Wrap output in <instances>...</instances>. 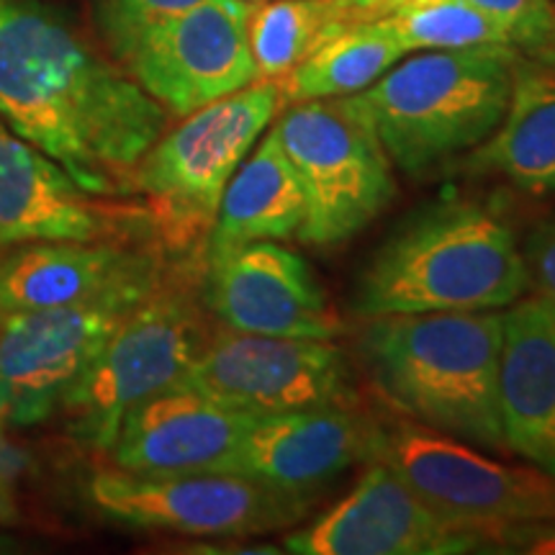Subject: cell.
Segmentation results:
<instances>
[{
  "label": "cell",
  "mask_w": 555,
  "mask_h": 555,
  "mask_svg": "<svg viewBox=\"0 0 555 555\" xmlns=\"http://www.w3.org/2000/svg\"><path fill=\"white\" fill-rule=\"evenodd\" d=\"M88 499L103 517L193 538H253L304 522L311 494L242 474H131L101 468Z\"/></svg>",
  "instance_id": "obj_8"
},
{
  "label": "cell",
  "mask_w": 555,
  "mask_h": 555,
  "mask_svg": "<svg viewBox=\"0 0 555 555\" xmlns=\"http://www.w3.org/2000/svg\"><path fill=\"white\" fill-rule=\"evenodd\" d=\"M515 47L425 50L352 95L393 168L409 178L450 170L486 142L509 103Z\"/></svg>",
  "instance_id": "obj_4"
},
{
  "label": "cell",
  "mask_w": 555,
  "mask_h": 555,
  "mask_svg": "<svg viewBox=\"0 0 555 555\" xmlns=\"http://www.w3.org/2000/svg\"><path fill=\"white\" fill-rule=\"evenodd\" d=\"M522 255L530 270V283L538 286L540 296L555 304V219H545L530 229Z\"/></svg>",
  "instance_id": "obj_28"
},
{
  "label": "cell",
  "mask_w": 555,
  "mask_h": 555,
  "mask_svg": "<svg viewBox=\"0 0 555 555\" xmlns=\"http://www.w3.org/2000/svg\"><path fill=\"white\" fill-rule=\"evenodd\" d=\"M0 119L82 189L119 198L168 111L39 0H0Z\"/></svg>",
  "instance_id": "obj_1"
},
{
  "label": "cell",
  "mask_w": 555,
  "mask_h": 555,
  "mask_svg": "<svg viewBox=\"0 0 555 555\" xmlns=\"http://www.w3.org/2000/svg\"><path fill=\"white\" fill-rule=\"evenodd\" d=\"M178 386L258 416L358 406L350 363L332 339L224 330L208 339Z\"/></svg>",
  "instance_id": "obj_11"
},
{
  "label": "cell",
  "mask_w": 555,
  "mask_h": 555,
  "mask_svg": "<svg viewBox=\"0 0 555 555\" xmlns=\"http://www.w3.org/2000/svg\"><path fill=\"white\" fill-rule=\"evenodd\" d=\"M16 547H18V540H13V538H3V535H0V553L16 551Z\"/></svg>",
  "instance_id": "obj_32"
},
{
  "label": "cell",
  "mask_w": 555,
  "mask_h": 555,
  "mask_svg": "<svg viewBox=\"0 0 555 555\" xmlns=\"http://www.w3.org/2000/svg\"><path fill=\"white\" fill-rule=\"evenodd\" d=\"M343 0H262L249 3L247 44L258 80H281L324 41L360 21Z\"/></svg>",
  "instance_id": "obj_23"
},
{
  "label": "cell",
  "mask_w": 555,
  "mask_h": 555,
  "mask_svg": "<svg viewBox=\"0 0 555 555\" xmlns=\"http://www.w3.org/2000/svg\"><path fill=\"white\" fill-rule=\"evenodd\" d=\"M360 356L373 386L404 420L506 450L499 416L502 311H442L365 319Z\"/></svg>",
  "instance_id": "obj_3"
},
{
  "label": "cell",
  "mask_w": 555,
  "mask_h": 555,
  "mask_svg": "<svg viewBox=\"0 0 555 555\" xmlns=\"http://www.w3.org/2000/svg\"><path fill=\"white\" fill-rule=\"evenodd\" d=\"M29 466H31L29 453L21 450L18 446H13L9 437L3 435V427H0V496L3 499L13 496V491H16L18 481L24 478Z\"/></svg>",
  "instance_id": "obj_29"
},
{
  "label": "cell",
  "mask_w": 555,
  "mask_h": 555,
  "mask_svg": "<svg viewBox=\"0 0 555 555\" xmlns=\"http://www.w3.org/2000/svg\"><path fill=\"white\" fill-rule=\"evenodd\" d=\"M247 0H201L139 31L114 54L170 116H189L258 80Z\"/></svg>",
  "instance_id": "obj_12"
},
{
  "label": "cell",
  "mask_w": 555,
  "mask_h": 555,
  "mask_svg": "<svg viewBox=\"0 0 555 555\" xmlns=\"http://www.w3.org/2000/svg\"><path fill=\"white\" fill-rule=\"evenodd\" d=\"M499 416L506 450L555 474V304L540 294L502 314Z\"/></svg>",
  "instance_id": "obj_19"
},
{
  "label": "cell",
  "mask_w": 555,
  "mask_h": 555,
  "mask_svg": "<svg viewBox=\"0 0 555 555\" xmlns=\"http://www.w3.org/2000/svg\"><path fill=\"white\" fill-rule=\"evenodd\" d=\"M486 553L555 555V517L538 522H517L483 530Z\"/></svg>",
  "instance_id": "obj_27"
},
{
  "label": "cell",
  "mask_w": 555,
  "mask_h": 555,
  "mask_svg": "<svg viewBox=\"0 0 555 555\" xmlns=\"http://www.w3.org/2000/svg\"><path fill=\"white\" fill-rule=\"evenodd\" d=\"M198 301L163 281L111 332L60 412L82 448L108 453L129 409L178 386L208 343Z\"/></svg>",
  "instance_id": "obj_7"
},
{
  "label": "cell",
  "mask_w": 555,
  "mask_h": 555,
  "mask_svg": "<svg viewBox=\"0 0 555 555\" xmlns=\"http://www.w3.org/2000/svg\"><path fill=\"white\" fill-rule=\"evenodd\" d=\"M258 414L172 386L129 409L108 455L131 474H232Z\"/></svg>",
  "instance_id": "obj_16"
},
{
  "label": "cell",
  "mask_w": 555,
  "mask_h": 555,
  "mask_svg": "<svg viewBox=\"0 0 555 555\" xmlns=\"http://www.w3.org/2000/svg\"><path fill=\"white\" fill-rule=\"evenodd\" d=\"M273 131L307 198L304 245H345L397 198L391 159L352 95L283 106Z\"/></svg>",
  "instance_id": "obj_6"
},
{
  "label": "cell",
  "mask_w": 555,
  "mask_h": 555,
  "mask_svg": "<svg viewBox=\"0 0 555 555\" xmlns=\"http://www.w3.org/2000/svg\"><path fill=\"white\" fill-rule=\"evenodd\" d=\"M466 170L494 172L538 198L555 193V62L519 54L504 119L470 150Z\"/></svg>",
  "instance_id": "obj_20"
},
{
  "label": "cell",
  "mask_w": 555,
  "mask_h": 555,
  "mask_svg": "<svg viewBox=\"0 0 555 555\" xmlns=\"http://www.w3.org/2000/svg\"><path fill=\"white\" fill-rule=\"evenodd\" d=\"M198 3L201 0H99V26L111 52L116 54L147 26Z\"/></svg>",
  "instance_id": "obj_26"
},
{
  "label": "cell",
  "mask_w": 555,
  "mask_h": 555,
  "mask_svg": "<svg viewBox=\"0 0 555 555\" xmlns=\"http://www.w3.org/2000/svg\"><path fill=\"white\" fill-rule=\"evenodd\" d=\"M0 317H3V311H0Z\"/></svg>",
  "instance_id": "obj_34"
},
{
  "label": "cell",
  "mask_w": 555,
  "mask_h": 555,
  "mask_svg": "<svg viewBox=\"0 0 555 555\" xmlns=\"http://www.w3.org/2000/svg\"><path fill=\"white\" fill-rule=\"evenodd\" d=\"M506 31L525 57L555 62V0H468Z\"/></svg>",
  "instance_id": "obj_25"
},
{
  "label": "cell",
  "mask_w": 555,
  "mask_h": 555,
  "mask_svg": "<svg viewBox=\"0 0 555 555\" xmlns=\"http://www.w3.org/2000/svg\"><path fill=\"white\" fill-rule=\"evenodd\" d=\"M522 247L502 217L468 198L427 204L388 234L350 296L358 319L499 311L530 291Z\"/></svg>",
  "instance_id": "obj_2"
},
{
  "label": "cell",
  "mask_w": 555,
  "mask_h": 555,
  "mask_svg": "<svg viewBox=\"0 0 555 555\" xmlns=\"http://www.w3.org/2000/svg\"><path fill=\"white\" fill-rule=\"evenodd\" d=\"M380 422L358 406H317L258 416L232 474L311 494L378 455Z\"/></svg>",
  "instance_id": "obj_17"
},
{
  "label": "cell",
  "mask_w": 555,
  "mask_h": 555,
  "mask_svg": "<svg viewBox=\"0 0 555 555\" xmlns=\"http://www.w3.org/2000/svg\"><path fill=\"white\" fill-rule=\"evenodd\" d=\"M9 517H13V502H11V499L0 496V522H3V519H9Z\"/></svg>",
  "instance_id": "obj_31"
},
{
  "label": "cell",
  "mask_w": 555,
  "mask_h": 555,
  "mask_svg": "<svg viewBox=\"0 0 555 555\" xmlns=\"http://www.w3.org/2000/svg\"><path fill=\"white\" fill-rule=\"evenodd\" d=\"M155 232L147 206L90 193L0 119V249L29 242H131Z\"/></svg>",
  "instance_id": "obj_14"
},
{
  "label": "cell",
  "mask_w": 555,
  "mask_h": 555,
  "mask_svg": "<svg viewBox=\"0 0 555 555\" xmlns=\"http://www.w3.org/2000/svg\"><path fill=\"white\" fill-rule=\"evenodd\" d=\"M247 3H262V0H247Z\"/></svg>",
  "instance_id": "obj_33"
},
{
  "label": "cell",
  "mask_w": 555,
  "mask_h": 555,
  "mask_svg": "<svg viewBox=\"0 0 555 555\" xmlns=\"http://www.w3.org/2000/svg\"><path fill=\"white\" fill-rule=\"evenodd\" d=\"M204 304L232 332L309 339H335L345 332L309 262L268 240L206 260Z\"/></svg>",
  "instance_id": "obj_15"
},
{
  "label": "cell",
  "mask_w": 555,
  "mask_h": 555,
  "mask_svg": "<svg viewBox=\"0 0 555 555\" xmlns=\"http://www.w3.org/2000/svg\"><path fill=\"white\" fill-rule=\"evenodd\" d=\"M307 217V198L275 131L262 134L221 196L206 237V260L249 242L294 240Z\"/></svg>",
  "instance_id": "obj_21"
},
{
  "label": "cell",
  "mask_w": 555,
  "mask_h": 555,
  "mask_svg": "<svg viewBox=\"0 0 555 555\" xmlns=\"http://www.w3.org/2000/svg\"><path fill=\"white\" fill-rule=\"evenodd\" d=\"M294 555H455L486 553V535L442 517L384 461L367 463L356 489L283 538Z\"/></svg>",
  "instance_id": "obj_13"
},
{
  "label": "cell",
  "mask_w": 555,
  "mask_h": 555,
  "mask_svg": "<svg viewBox=\"0 0 555 555\" xmlns=\"http://www.w3.org/2000/svg\"><path fill=\"white\" fill-rule=\"evenodd\" d=\"M165 281L155 249L131 242H29L0 258V311L69 307Z\"/></svg>",
  "instance_id": "obj_18"
},
{
  "label": "cell",
  "mask_w": 555,
  "mask_h": 555,
  "mask_svg": "<svg viewBox=\"0 0 555 555\" xmlns=\"http://www.w3.org/2000/svg\"><path fill=\"white\" fill-rule=\"evenodd\" d=\"M152 291L0 317V427H37L57 414L111 332Z\"/></svg>",
  "instance_id": "obj_10"
},
{
  "label": "cell",
  "mask_w": 555,
  "mask_h": 555,
  "mask_svg": "<svg viewBox=\"0 0 555 555\" xmlns=\"http://www.w3.org/2000/svg\"><path fill=\"white\" fill-rule=\"evenodd\" d=\"M422 502L453 522L489 527L555 517V474L509 466L414 422H380L378 455Z\"/></svg>",
  "instance_id": "obj_9"
},
{
  "label": "cell",
  "mask_w": 555,
  "mask_h": 555,
  "mask_svg": "<svg viewBox=\"0 0 555 555\" xmlns=\"http://www.w3.org/2000/svg\"><path fill=\"white\" fill-rule=\"evenodd\" d=\"M380 16L393 26L406 52L512 47L502 26L468 0H391Z\"/></svg>",
  "instance_id": "obj_24"
},
{
  "label": "cell",
  "mask_w": 555,
  "mask_h": 555,
  "mask_svg": "<svg viewBox=\"0 0 555 555\" xmlns=\"http://www.w3.org/2000/svg\"><path fill=\"white\" fill-rule=\"evenodd\" d=\"M281 108L278 80H255L193 111L144 152L134 170V193L147 198L165 247L189 249L208 237L227 183Z\"/></svg>",
  "instance_id": "obj_5"
},
{
  "label": "cell",
  "mask_w": 555,
  "mask_h": 555,
  "mask_svg": "<svg viewBox=\"0 0 555 555\" xmlns=\"http://www.w3.org/2000/svg\"><path fill=\"white\" fill-rule=\"evenodd\" d=\"M406 47L384 16L360 18L324 41L314 54L278 80L283 106L317 99H343L371 88L406 57Z\"/></svg>",
  "instance_id": "obj_22"
},
{
  "label": "cell",
  "mask_w": 555,
  "mask_h": 555,
  "mask_svg": "<svg viewBox=\"0 0 555 555\" xmlns=\"http://www.w3.org/2000/svg\"><path fill=\"white\" fill-rule=\"evenodd\" d=\"M343 3L350 5L352 11H358L363 18H376L391 0H343Z\"/></svg>",
  "instance_id": "obj_30"
}]
</instances>
